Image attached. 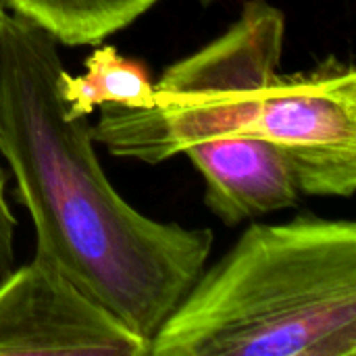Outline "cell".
I'll return each instance as SVG.
<instances>
[{"label": "cell", "mask_w": 356, "mask_h": 356, "mask_svg": "<svg viewBox=\"0 0 356 356\" xmlns=\"http://www.w3.org/2000/svg\"><path fill=\"white\" fill-rule=\"evenodd\" d=\"M58 42L6 10L0 29V156L48 257L152 342L207 267L213 232L146 217L108 181L86 119L58 94Z\"/></svg>", "instance_id": "6da1fadb"}, {"label": "cell", "mask_w": 356, "mask_h": 356, "mask_svg": "<svg viewBox=\"0 0 356 356\" xmlns=\"http://www.w3.org/2000/svg\"><path fill=\"white\" fill-rule=\"evenodd\" d=\"M286 15L248 0L215 40L167 67L148 106H100L94 144L159 165L198 142L254 138L277 146L307 196L356 190V71L327 56L282 75Z\"/></svg>", "instance_id": "7a4b0ae2"}, {"label": "cell", "mask_w": 356, "mask_h": 356, "mask_svg": "<svg viewBox=\"0 0 356 356\" xmlns=\"http://www.w3.org/2000/svg\"><path fill=\"white\" fill-rule=\"evenodd\" d=\"M148 356H356V225L317 215L248 225Z\"/></svg>", "instance_id": "3957f363"}, {"label": "cell", "mask_w": 356, "mask_h": 356, "mask_svg": "<svg viewBox=\"0 0 356 356\" xmlns=\"http://www.w3.org/2000/svg\"><path fill=\"white\" fill-rule=\"evenodd\" d=\"M4 17H6V8H4V4L0 2V29H2V21H4Z\"/></svg>", "instance_id": "9c48e42d"}, {"label": "cell", "mask_w": 356, "mask_h": 356, "mask_svg": "<svg viewBox=\"0 0 356 356\" xmlns=\"http://www.w3.org/2000/svg\"><path fill=\"white\" fill-rule=\"evenodd\" d=\"M152 90L154 81L148 77V71L140 63L123 58L108 44L86 58L81 75H71L65 67L58 73V94L65 115L71 119H88L104 104L148 106Z\"/></svg>", "instance_id": "52a82bcc"}, {"label": "cell", "mask_w": 356, "mask_h": 356, "mask_svg": "<svg viewBox=\"0 0 356 356\" xmlns=\"http://www.w3.org/2000/svg\"><path fill=\"white\" fill-rule=\"evenodd\" d=\"M63 46H94L125 29L159 0H0Z\"/></svg>", "instance_id": "8992f818"}, {"label": "cell", "mask_w": 356, "mask_h": 356, "mask_svg": "<svg viewBox=\"0 0 356 356\" xmlns=\"http://www.w3.org/2000/svg\"><path fill=\"white\" fill-rule=\"evenodd\" d=\"M204 179V202L225 225L292 209L300 184L286 154L263 140L227 138L184 150Z\"/></svg>", "instance_id": "5b68a950"}, {"label": "cell", "mask_w": 356, "mask_h": 356, "mask_svg": "<svg viewBox=\"0 0 356 356\" xmlns=\"http://www.w3.org/2000/svg\"><path fill=\"white\" fill-rule=\"evenodd\" d=\"M200 2H204V4H209V2H213V0H200Z\"/></svg>", "instance_id": "30bf717a"}, {"label": "cell", "mask_w": 356, "mask_h": 356, "mask_svg": "<svg viewBox=\"0 0 356 356\" xmlns=\"http://www.w3.org/2000/svg\"><path fill=\"white\" fill-rule=\"evenodd\" d=\"M17 217L6 200V173L0 163V280L13 269Z\"/></svg>", "instance_id": "ba28073f"}, {"label": "cell", "mask_w": 356, "mask_h": 356, "mask_svg": "<svg viewBox=\"0 0 356 356\" xmlns=\"http://www.w3.org/2000/svg\"><path fill=\"white\" fill-rule=\"evenodd\" d=\"M148 356L150 342L33 254L0 280V356Z\"/></svg>", "instance_id": "277c9868"}]
</instances>
